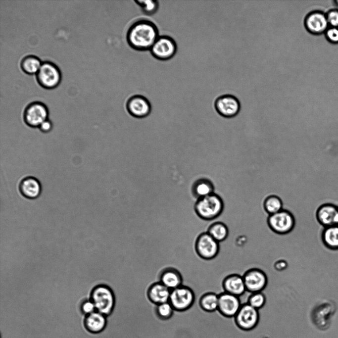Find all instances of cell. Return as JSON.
Instances as JSON below:
<instances>
[{
  "mask_svg": "<svg viewBox=\"0 0 338 338\" xmlns=\"http://www.w3.org/2000/svg\"><path fill=\"white\" fill-rule=\"evenodd\" d=\"M157 26L152 21L141 19L133 23L128 30L126 39L133 49L150 50L159 37Z\"/></svg>",
  "mask_w": 338,
  "mask_h": 338,
  "instance_id": "6da1fadb",
  "label": "cell"
},
{
  "mask_svg": "<svg viewBox=\"0 0 338 338\" xmlns=\"http://www.w3.org/2000/svg\"><path fill=\"white\" fill-rule=\"evenodd\" d=\"M224 208L223 199L215 193L196 199L194 204L196 214L201 219L207 221L217 219L222 214Z\"/></svg>",
  "mask_w": 338,
  "mask_h": 338,
  "instance_id": "7a4b0ae2",
  "label": "cell"
},
{
  "mask_svg": "<svg viewBox=\"0 0 338 338\" xmlns=\"http://www.w3.org/2000/svg\"><path fill=\"white\" fill-rule=\"evenodd\" d=\"M90 300L95 305L96 311L105 316L112 312L115 304L113 291L108 285L100 284L91 291Z\"/></svg>",
  "mask_w": 338,
  "mask_h": 338,
  "instance_id": "3957f363",
  "label": "cell"
},
{
  "mask_svg": "<svg viewBox=\"0 0 338 338\" xmlns=\"http://www.w3.org/2000/svg\"><path fill=\"white\" fill-rule=\"evenodd\" d=\"M36 77L39 84L46 89L57 87L61 80L60 69L56 65L49 61L42 63Z\"/></svg>",
  "mask_w": 338,
  "mask_h": 338,
  "instance_id": "277c9868",
  "label": "cell"
},
{
  "mask_svg": "<svg viewBox=\"0 0 338 338\" xmlns=\"http://www.w3.org/2000/svg\"><path fill=\"white\" fill-rule=\"evenodd\" d=\"M267 222L271 230L279 235H286L291 232L295 225L293 213L286 209L269 215Z\"/></svg>",
  "mask_w": 338,
  "mask_h": 338,
  "instance_id": "5b68a950",
  "label": "cell"
},
{
  "mask_svg": "<svg viewBox=\"0 0 338 338\" xmlns=\"http://www.w3.org/2000/svg\"><path fill=\"white\" fill-rule=\"evenodd\" d=\"M48 114L47 105L42 102L36 101L27 105L23 112V119L27 126L38 128L42 123L48 119Z\"/></svg>",
  "mask_w": 338,
  "mask_h": 338,
  "instance_id": "8992f818",
  "label": "cell"
},
{
  "mask_svg": "<svg viewBox=\"0 0 338 338\" xmlns=\"http://www.w3.org/2000/svg\"><path fill=\"white\" fill-rule=\"evenodd\" d=\"M214 106L216 112L226 118L237 116L241 109L239 99L231 94H224L217 97L215 100Z\"/></svg>",
  "mask_w": 338,
  "mask_h": 338,
  "instance_id": "52a82bcc",
  "label": "cell"
},
{
  "mask_svg": "<svg viewBox=\"0 0 338 338\" xmlns=\"http://www.w3.org/2000/svg\"><path fill=\"white\" fill-rule=\"evenodd\" d=\"M150 53L157 59L167 60L176 54L177 45L175 40L169 36H159L151 48Z\"/></svg>",
  "mask_w": 338,
  "mask_h": 338,
  "instance_id": "ba28073f",
  "label": "cell"
},
{
  "mask_svg": "<svg viewBox=\"0 0 338 338\" xmlns=\"http://www.w3.org/2000/svg\"><path fill=\"white\" fill-rule=\"evenodd\" d=\"M194 299L195 295L192 289L183 285L171 290L169 302L174 309L184 311L193 305Z\"/></svg>",
  "mask_w": 338,
  "mask_h": 338,
  "instance_id": "9c48e42d",
  "label": "cell"
},
{
  "mask_svg": "<svg viewBox=\"0 0 338 338\" xmlns=\"http://www.w3.org/2000/svg\"><path fill=\"white\" fill-rule=\"evenodd\" d=\"M198 255L203 259L210 260L217 256L220 251V243L207 232L201 233L195 242Z\"/></svg>",
  "mask_w": 338,
  "mask_h": 338,
  "instance_id": "30bf717a",
  "label": "cell"
},
{
  "mask_svg": "<svg viewBox=\"0 0 338 338\" xmlns=\"http://www.w3.org/2000/svg\"><path fill=\"white\" fill-rule=\"evenodd\" d=\"M243 278L246 291L249 293L263 291L268 284L266 273L257 268L247 270L243 275Z\"/></svg>",
  "mask_w": 338,
  "mask_h": 338,
  "instance_id": "8fae6325",
  "label": "cell"
},
{
  "mask_svg": "<svg viewBox=\"0 0 338 338\" xmlns=\"http://www.w3.org/2000/svg\"><path fill=\"white\" fill-rule=\"evenodd\" d=\"M303 25L308 32L314 34L325 33L330 27L326 14L316 10H312L305 15Z\"/></svg>",
  "mask_w": 338,
  "mask_h": 338,
  "instance_id": "7c38bea8",
  "label": "cell"
},
{
  "mask_svg": "<svg viewBox=\"0 0 338 338\" xmlns=\"http://www.w3.org/2000/svg\"><path fill=\"white\" fill-rule=\"evenodd\" d=\"M129 113L138 118L148 116L151 110L149 100L144 96L140 95H134L127 100L126 104Z\"/></svg>",
  "mask_w": 338,
  "mask_h": 338,
  "instance_id": "4fadbf2b",
  "label": "cell"
},
{
  "mask_svg": "<svg viewBox=\"0 0 338 338\" xmlns=\"http://www.w3.org/2000/svg\"><path fill=\"white\" fill-rule=\"evenodd\" d=\"M338 206L332 203H325L319 205L315 211L317 222L324 228L337 225Z\"/></svg>",
  "mask_w": 338,
  "mask_h": 338,
  "instance_id": "5bb4252c",
  "label": "cell"
},
{
  "mask_svg": "<svg viewBox=\"0 0 338 338\" xmlns=\"http://www.w3.org/2000/svg\"><path fill=\"white\" fill-rule=\"evenodd\" d=\"M258 318V310L249 304L241 305L236 315L238 324L245 330H249L254 327L257 323Z\"/></svg>",
  "mask_w": 338,
  "mask_h": 338,
  "instance_id": "9a60e30c",
  "label": "cell"
},
{
  "mask_svg": "<svg viewBox=\"0 0 338 338\" xmlns=\"http://www.w3.org/2000/svg\"><path fill=\"white\" fill-rule=\"evenodd\" d=\"M18 190L20 194L25 198L35 199L41 195L42 187L37 178L29 176L21 180L19 183Z\"/></svg>",
  "mask_w": 338,
  "mask_h": 338,
  "instance_id": "2e32d148",
  "label": "cell"
},
{
  "mask_svg": "<svg viewBox=\"0 0 338 338\" xmlns=\"http://www.w3.org/2000/svg\"><path fill=\"white\" fill-rule=\"evenodd\" d=\"M241 307L239 297L226 292L219 294L218 309L224 315L227 316H235Z\"/></svg>",
  "mask_w": 338,
  "mask_h": 338,
  "instance_id": "e0dca14e",
  "label": "cell"
},
{
  "mask_svg": "<svg viewBox=\"0 0 338 338\" xmlns=\"http://www.w3.org/2000/svg\"><path fill=\"white\" fill-rule=\"evenodd\" d=\"M225 292L240 297L246 291L243 276L233 274L226 277L223 282Z\"/></svg>",
  "mask_w": 338,
  "mask_h": 338,
  "instance_id": "ac0fdd59",
  "label": "cell"
},
{
  "mask_svg": "<svg viewBox=\"0 0 338 338\" xmlns=\"http://www.w3.org/2000/svg\"><path fill=\"white\" fill-rule=\"evenodd\" d=\"M107 324L106 316L97 311L87 315L84 325L88 331L93 333H101Z\"/></svg>",
  "mask_w": 338,
  "mask_h": 338,
  "instance_id": "d6986e66",
  "label": "cell"
},
{
  "mask_svg": "<svg viewBox=\"0 0 338 338\" xmlns=\"http://www.w3.org/2000/svg\"><path fill=\"white\" fill-rule=\"evenodd\" d=\"M160 282L171 290L183 285V280L179 271L175 268L169 267L162 272Z\"/></svg>",
  "mask_w": 338,
  "mask_h": 338,
  "instance_id": "ffe728a7",
  "label": "cell"
},
{
  "mask_svg": "<svg viewBox=\"0 0 338 338\" xmlns=\"http://www.w3.org/2000/svg\"><path fill=\"white\" fill-rule=\"evenodd\" d=\"M215 191V185L212 180L205 177L196 180L192 187L193 195L196 199L213 193Z\"/></svg>",
  "mask_w": 338,
  "mask_h": 338,
  "instance_id": "44dd1931",
  "label": "cell"
},
{
  "mask_svg": "<svg viewBox=\"0 0 338 338\" xmlns=\"http://www.w3.org/2000/svg\"><path fill=\"white\" fill-rule=\"evenodd\" d=\"M170 293L171 290L159 282L150 287L147 295L152 302L158 305L169 302Z\"/></svg>",
  "mask_w": 338,
  "mask_h": 338,
  "instance_id": "7402d4cb",
  "label": "cell"
},
{
  "mask_svg": "<svg viewBox=\"0 0 338 338\" xmlns=\"http://www.w3.org/2000/svg\"><path fill=\"white\" fill-rule=\"evenodd\" d=\"M207 232L220 243L227 239L229 234V230L227 225L218 217L209 226Z\"/></svg>",
  "mask_w": 338,
  "mask_h": 338,
  "instance_id": "603a6c76",
  "label": "cell"
},
{
  "mask_svg": "<svg viewBox=\"0 0 338 338\" xmlns=\"http://www.w3.org/2000/svg\"><path fill=\"white\" fill-rule=\"evenodd\" d=\"M321 237L322 240L327 247L332 250L338 249V225L325 227Z\"/></svg>",
  "mask_w": 338,
  "mask_h": 338,
  "instance_id": "cb8c5ba5",
  "label": "cell"
},
{
  "mask_svg": "<svg viewBox=\"0 0 338 338\" xmlns=\"http://www.w3.org/2000/svg\"><path fill=\"white\" fill-rule=\"evenodd\" d=\"M42 63L37 56L29 55L22 58L20 63L21 68L25 73L29 75L36 74Z\"/></svg>",
  "mask_w": 338,
  "mask_h": 338,
  "instance_id": "d4e9b609",
  "label": "cell"
},
{
  "mask_svg": "<svg viewBox=\"0 0 338 338\" xmlns=\"http://www.w3.org/2000/svg\"><path fill=\"white\" fill-rule=\"evenodd\" d=\"M263 207L265 211L270 215L282 210L283 209V202L279 196L271 194L265 198Z\"/></svg>",
  "mask_w": 338,
  "mask_h": 338,
  "instance_id": "484cf974",
  "label": "cell"
},
{
  "mask_svg": "<svg viewBox=\"0 0 338 338\" xmlns=\"http://www.w3.org/2000/svg\"><path fill=\"white\" fill-rule=\"evenodd\" d=\"M218 294L209 292L203 294L200 299L201 307L207 311H214L218 308Z\"/></svg>",
  "mask_w": 338,
  "mask_h": 338,
  "instance_id": "4316f807",
  "label": "cell"
},
{
  "mask_svg": "<svg viewBox=\"0 0 338 338\" xmlns=\"http://www.w3.org/2000/svg\"><path fill=\"white\" fill-rule=\"evenodd\" d=\"M135 2L141 8L143 12L148 15L156 13L159 7L157 0H136Z\"/></svg>",
  "mask_w": 338,
  "mask_h": 338,
  "instance_id": "83f0119b",
  "label": "cell"
},
{
  "mask_svg": "<svg viewBox=\"0 0 338 338\" xmlns=\"http://www.w3.org/2000/svg\"><path fill=\"white\" fill-rule=\"evenodd\" d=\"M266 301V297L263 291L251 293L248 299V304L256 309L262 307Z\"/></svg>",
  "mask_w": 338,
  "mask_h": 338,
  "instance_id": "f1b7e54d",
  "label": "cell"
},
{
  "mask_svg": "<svg viewBox=\"0 0 338 338\" xmlns=\"http://www.w3.org/2000/svg\"><path fill=\"white\" fill-rule=\"evenodd\" d=\"M174 310L169 302L158 304L157 307V313L163 319L169 318L172 316Z\"/></svg>",
  "mask_w": 338,
  "mask_h": 338,
  "instance_id": "f546056e",
  "label": "cell"
},
{
  "mask_svg": "<svg viewBox=\"0 0 338 338\" xmlns=\"http://www.w3.org/2000/svg\"><path fill=\"white\" fill-rule=\"evenodd\" d=\"M326 16L330 27L338 28V10L334 9L329 11Z\"/></svg>",
  "mask_w": 338,
  "mask_h": 338,
  "instance_id": "4dcf8cb0",
  "label": "cell"
},
{
  "mask_svg": "<svg viewBox=\"0 0 338 338\" xmlns=\"http://www.w3.org/2000/svg\"><path fill=\"white\" fill-rule=\"evenodd\" d=\"M325 33L329 41L338 43V28L329 27Z\"/></svg>",
  "mask_w": 338,
  "mask_h": 338,
  "instance_id": "1f68e13d",
  "label": "cell"
},
{
  "mask_svg": "<svg viewBox=\"0 0 338 338\" xmlns=\"http://www.w3.org/2000/svg\"><path fill=\"white\" fill-rule=\"evenodd\" d=\"M81 310L83 313L88 315L95 312L96 308L92 301L88 300L82 302L81 305Z\"/></svg>",
  "mask_w": 338,
  "mask_h": 338,
  "instance_id": "d6a6232c",
  "label": "cell"
},
{
  "mask_svg": "<svg viewBox=\"0 0 338 338\" xmlns=\"http://www.w3.org/2000/svg\"><path fill=\"white\" fill-rule=\"evenodd\" d=\"M52 123L48 119L42 123L38 128L42 133H48L52 130Z\"/></svg>",
  "mask_w": 338,
  "mask_h": 338,
  "instance_id": "836d02e7",
  "label": "cell"
},
{
  "mask_svg": "<svg viewBox=\"0 0 338 338\" xmlns=\"http://www.w3.org/2000/svg\"><path fill=\"white\" fill-rule=\"evenodd\" d=\"M337 225H338V218H337Z\"/></svg>",
  "mask_w": 338,
  "mask_h": 338,
  "instance_id": "e575fe53",
  "label": "cell"
}]
</instances>
